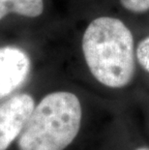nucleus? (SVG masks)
Returning <instances> with one entry per match:
<instances>
[{"label": "nucleus", "instance_id": "423d86ee", "mask_svg": "<svg viewBox=\"0 0 149 150\" xmlns=\"http://www.w3.org/2000/svg\"><path fill=\"white\" fill-rule=\"evenodd\" d=\"M138 64L149 74V36L143 38L137 45Z\"/></svg>", "mask_w": 149, "mask_h": 150}, {"label": "nucleus", "instance_id": "39448f33", "mask_svg": "<svg viewBox=\"0 0 149 150\" xmlns=\"http://www.w3.org/2000/svg\"><path fill=\"white\" fill-rule=\"evenodd\" d=\"M44 9V0H0V21L10 13L25 18H38Z\"/></svg>", "mask_w": 149, "mask_h": 150}, {"label": "nucleus", "instance_id": "0eeeda50", "mask_svg": "<svg viewBox=\"0 0 149 150\" xmlns=\"http://www.w3.org/2000/svg\"><path fill=\"white\" fill-rule=\"evenodd\" d=\"M124 10L133 14H144L149 12V0H119Z\"/></svg>", "mask_w": 149, "mask_h": 150}, {"label": "nucleus", "instance_id": "f257e3e1", "mask_svg": "<svg viewBox=\"0 0 149 150\" xmlns=\"http://www.w3.org/2000/svg\"><path fill=\"white\" fill-rule=\"evenodd\" d=\"M85 64L92 76L112 89L127 87L137 70V45L124 21L110 16L92 20L81 39Z\"/></svg>", "mask_w": 149, "mask_h": 150}, {"label": "nucleus", "instance_id": "6e6552de", "mask_svg": "<svg viewBox=\"0 0 149 150\" xmlns=\"http://www.w3.org/2000/svg\"><path fill=\"white\" fill-rule=\"evenodd\" d=\"M136 150H149V147H146V146H142V147H138Z\"/></svg>", "mask_w": 149, "mask_h": 150}, {"label": "nucleus", "instance_id": "f03ea898", "mask_svg": "<svg viewBox=\"0 0 149 150\" xmlns=\"http://www.w3.org/2000/svg\"><path fill=\"white\" fill-rule=\"evenodd\" d=\"M81 121L77 95L52 92L35 105L18 139V150H65L80 133Z\"/></svg>", "mask_w": 149, "mask_h": 150}, {"label": "nucleus", "instance_id": "7ed1b4c3", "mask_svg": "<svg viewBox=\"0 0 149 150\" xmlns=\"http://www.w3.org/2000/svg\"><path fill=\"white\" fill-rule=\"evenodd\" d=\"M35 107L31 95L20 93L0 104V150H7L20 133Z\"/></svg>", "mask_w": 149, "mask_h": 150}, {"label": "nucleus", "instance_id": "20e7f679", "mask_svg": "<svg viewBox=\"0 0 149 150\" xmlns=\"http://www.w3.org/2000/svg\"><path fill=\"white\" fill-rule=\"evenodd\" d=\"M30 69V58L23 50L11 46L0 47V99L20 87Z\"/></svg>", "mask_w": 149, "mask_h": 150}]
</instances>
